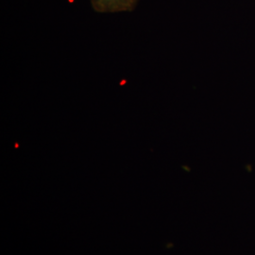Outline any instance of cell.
Returning <instances> with one entry per match:
<instances>
[{"label": "cell", "mask_w": 255, "mask_h": 255, "mask_svg": "<svg viewBox=\"0 0 255 255\" xmlns=\"http://www.w3.org/2000/svg\"><path fill=\"white\" fill-rule=\"evenodd\" d=\"M92 7L98 12H122L132 11L138 0H90Z\"/></svg>", "instance_id": "cell-1"}]
</instances>
